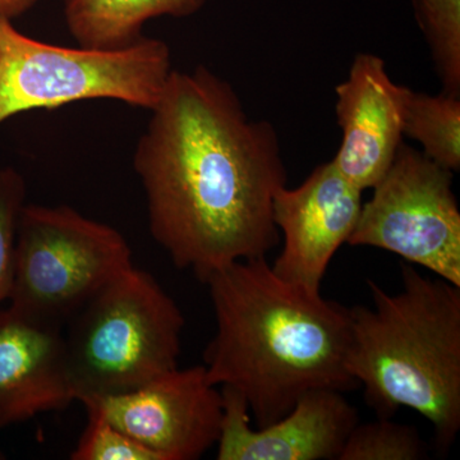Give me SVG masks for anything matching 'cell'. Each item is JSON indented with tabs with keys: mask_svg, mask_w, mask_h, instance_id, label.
Instances as JSON below:
<instances>
[{
	"mask_svg": "<svg viewBox=\"0 0 460 460\" xmlns=\"http://www.w3.org/2000/svg\"><path fill=\"white\" fill-rule=\"evenodd\" d=\"M363 190L323 163L296 189L280 187L272 219L283 234V250L272 271L287 283L321 293L330 261L348 243L363 205Z\"/></svg>",
	"mask_w": 460,
	"mask_h": 460,
	"instance_id": "9c48e42d",
	"label": "cell"
},
{
	"mask_svg": "<svg viewBox=\"0 0 460 460\" xmlns=\"http://www.w3.org/2000/svg\"><path fill=\"white\" fill-rule=\"evenodd\" d=\"M222 394L219 460H338L358 423L344 392L329 387L310 390L286 416L257 429L243 396L228 386H222Z\"/></svg>",
	"mask_w": 460,
	"mask_h": 460,
	"instance_id": "30bf717a",
	"label": "cell"
},
{
	"mask_svg": "<svg viewBox=\"0 0 460 460\" xmlns=\"http://www.w3.org/2000/svg\"><path fill=\"white\" fill-rule=\"evenodd\" d=\"M66 326L75 401L124 394L178 367L183 314L155 278L135 265Z\"/></svg>",
	"mask_w": 460,
	"mask_h": 460,
	"instance_id": "277c9868",
	"label": "cell"
},
{
	"mask_svg": "<svg viewBox=\"0 0 460 460\" xmlns=\"http://www.w3.org/2000/svg\"><path fill=\"white\" fill-rule=\"evenodd\" d=\"M404 136L419 142L423 154L453 172L460 169V95L410 91Z\"/></svg>",
	"mask_w": 460,
	"mask_h": 460,
	"instance_id": "5bb4252c",
	"label": "cell"
},
{
	"mask_svg": "<svg viewBox=\"0 0 460 460\" xmlns=\"http://www.w3.org/2000/svg\"><path fill=\"white\" fill-rule=\"evenodd\" d=\"M454 172L402 144L390 168L363 202L350 246L401 256L460 287V211Z\"/></svg>",
	"mask_w": 460,
	"mask_h": 460,
	"instance_id": "52a82bcc",
	"label": "cell"
},
{
	"mask_svg": "<svg viewBox=\"0 0 460 460\" xmlns=\"http://www.w3.org/2000/svg\"><path fill=\"white\" fill-rule=\"evenodd\" d=\"M410 91L371 53L357 54L347 80L335 87L341 142L332 163L357 189H372L394 162Z\"/></svg>",
	"mask_w": 460,
	"mask_h": 460,
	"instance_id": "8fae6325",
	"label": "cell"
},
{
	"mask_svg": "<svg viewBox=\"0 0 460 460\" xmlns=\"http://www.w3.org/2000/svg\"><path fill=\"white\" fill-rule=\"evenodd\" d=\"M402 289L367 280L374 307L349 308L347 368L377 417L416 411L447 454L460 429V287L402 263Z\"/></svg>",
	"mask_w": 460,
	"mask_h": 460,
	"instance_id": "3957f363",
	"label": "cell"
},
{
	"mask_svg": "<svg viewBox=\"0 0 460 460\" xmlns=\"http://www.w3.org/2000/svg\"><path fill=\"white\" fill-rule=\"evenodd\" d=\"M428 445L413 426L387 417L357 423L338 460H420L428 458Z\"/></svg>",
	"mask_w": 460,
	"mask_h": 460,
	"instance_id": "2e32d148",
	"label": "cell"
},
{
	"mask_svg": "<svg viewBox=\"0 0 460 460\" xmlns=\"http://www.w3.org/2000/svg\"><path fill=\"white\" fill-rule=\"evenodd\" d=\"M206 0H63L66 29L80 47L117 50L140 40L153 18H186Z\"/></svg>",
	"mask_w": 460,
	"mask_h": 460,
	"instance_id": "4fadbf2b",
	"label": "cell"
},
{
	"mask_svg": "<svg viewBox=\"0 0 460 460\" xmlns=\"http://www.w3.org/2000/svg\"><path fill=\"white\" fill-rule=\"evenodd\" d=\"M132 266L131 247L113 226L69 206L25 205L17 226L9 308L63 330Z\"/></svg>",
	"mask_w": 460,
	"mask_h": 460,
	"instance_id": "8992f818",
	"label": "cell"
},
{
	"mask_svg": "<svg viewBox=\"0 0 460 460\" xmlns=\"http://www.w3.org/2000/svg\"><path fill=\"white\" fill-rule=\"evenodd\" d=\"M72 402L63 330L0 310V429Z\"/></svg>",
	"mask_w": 460,
	"mask_h": 460,
	"instance_id": "7c38bea8",
	"label": "cell"
},
{
	"mask_svg": "<svg viewBox=\"0 0 460 460\" xmlns=\"http://www.w3.org/2000/svg\"><path fill=\"white\" fill-rule=\"evenodd\" d=\"M445 93L460 95V0H411Z\"/></svg>",
	"mask_w": 460,
	"mask_h": 460,
	"instance_id": "9a60e30c",
	"label": "cell"
},
{
	"mask_svg": "<svg viewBox=\"0 0 460 460\" xmlns=\"http://www.w3.org/2000/svg\"><path fill=\"white\" fill-rule=\"evenodd\" d=\"M86 411L89 420L71 459L160 460L155 453L111 425L98 411L86 408Z\"/></svg>",
	"mask_w": 460,
	"mask_h": 460,
	"instance_id": "ac0fdd59",
	"label": "cell"
},
{
	"mask_svg": "<svg viewBox=\"0 0 460 460\" xmlns=\"http://www.w3.org/2000/svg\"><path fill=\"white\" fill-rule=\"evenodd\" d=\"M38 2L39 0H0V14L14 20L27 13Z\"/></svg>",
	"mask_w": 460,
	"mask_h": 460,
	"instance_id": "d6986e66",
	"label": "cell"
},
{
	"mask_svg": "<svg viewBox=\"0 0 460 460\" xmlns=\"http://www.w3.org/2000/svg\"><path fill=\"white\" fill-rule=\"evenodd\" d=\"M217 332L204 353L208 380L243 396L257 428L286 416L305 393L349 392V308L280 279L266 257L204 280Z\"/></svg>",
	"mask_w": 460,
	"mask_h": 460,
	"instance_id": "7a4b0ae2",
	"label": "cell"
},
{
	"mask_svg": "<svg viewBox=\"0 0 460 460\" xmlns=\"http://www.w3.org/2000/svg\"><path fill=\"white\" fill-rule=\"evenodd\" d=\"M26 181L13 166L0 168V302L11 295L18 220L26 205Z\"/></svg>",
	"mask_w": 460,
	"mask_h": 460,
	"instance_id": "e0dca14e",
	"label": "cell"
},
{
	"mask_svg": "<svg viewBox=\"0 0 460 460\" xmlns=\"http://www.w3.org/2000/svg\"><path fill=\"white\" fill-rule=\"evenodd\" d=\"M80 402L160 460L201 458L217 445L222 428V390L210 383L204 365L177 367L132 392Z\"/></svg>",
	"mask_w": 460,
	"mask_h": 460,
	"instance_id": "ba28073f",
	"label": "cell"
},
{
	"mask_svg": "<svg viewBox=\"0 0 460 460\" xmlns=\"http://www.w3.org/2000/svg\"><path fill=\"white\" fill-rule=\"evenodd\" d=\"M150 111L133 168L156 243L202 283L266 257L280 241L272 199L287 186L274 126L250 119L232 84L204 66L172 71Z\"/></svg>",
	"mask_w": 460,
	"mask_h": 460,
	"instance_id": "6da1fadb",
	"label": "cell"
},
{
	"mask_svg": "<svg viewBox=\"0 0 460 460\" xmlns=\"http://www.w3.org/2000/svg\"><path fill=\"white\" fill-rule=\"evenodd\" d=\"M3 458H4V456H3V453L0 452V459H3Z\"/></svg>",
	"mask_w": 460,
	"mask_h": 460,
	"instance_id": "ffe728a7",
	"label": "cell"
},
{
	"mask_svg": "<svg viewBox=\"0 0 460 460\" xmlns=\"http://www.w3.org/2000/svg\"><path fill=\"white\" fill-rule=\"evenodd\" d=\"M0 14V126L36 109L109 99L151 111L172 74L171 48L141 38L123 49L59 47L18 31Z\"/></svg>",
	"mask_w": 460,
	"mask_h": 460,
	"instance_id": "5b68a950",
	"label": "cell"
}]
</instances>
